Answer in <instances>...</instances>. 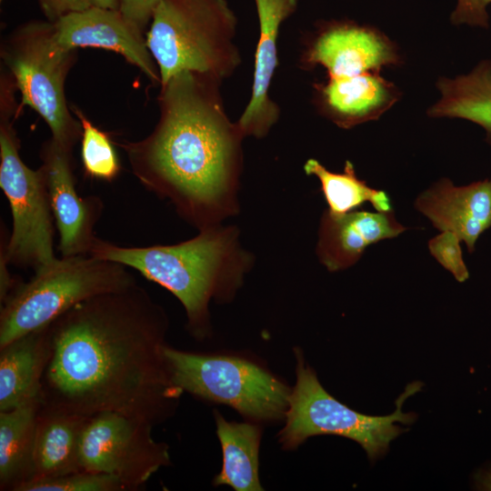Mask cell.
I'll return each mask as SVG.
<instances>
[{
  "label": "cell",
  "mask_w": 491,
  "mask_h": 491,
  "mask_svg": "<svg viewBox=\"0 0 491 491\" xmlns=\"http://www.w3.org/2000/svg\"><path fill=\"white\" fill-rule=\"evenodd\" d=\"M310 65L324 66L329 76H352L379 72L400 61L397 48L383 33L371 26L338 23L327 26L306 55Z\"/></svg>",
  "instance_id": "cell-13"
},
{
  "label": "cell",
  "mask_w": 491,
  "mask_h": 491,
  "mask_svg": "<svg viewBox=\"0 0 491 491\" xmlns=\"http://www.w3.org/2000/svg\"><path fill=\"white\" fill-rule=\"evenodd\" d=\"M164 356L174 384L183 392L228 405L256 420L286 416L291 389L249 360L185 352L167 345Z\"/></svg>",
  "instance_id": "cell-9"
},
{
  "label": "cell",
  "mask_w": 491,
  "mask_h": 491,
  "mask_svg": "<svg viewBox=\"0 0 491 491\" xmlns=\"http://www.w3.org/2000/svg\"><path fill=\"white\" fill-rule=\"evenodd\" d=\"M118 10L134 26L144 33L151 22L159 0H118Z\"/></svg>",
  "instance_id": "cell-28"
},
{
  "label": "cell",
  "mask_w": 491,
  "mask_h": 491,
  "mask_svg": "<svg viewBox=\"0 0 491 491\" xmlns=\"http://www.w3.org/2000/svg\"><path fill=\"white\" fill-rule=\"evenodd\" d=\"M2 227V225H1ZM9 235L5 229H1V243H0V301L1 304L5 301L8 296L19 284L15 282V278L9 272L8 266H10L7 258V244Z\"/></svg>",
  "instance_id": "cell-30"
},
{
  "label": "cell",
  "mask_w": 491,
  "mask_h": 491,
  "mask_svg": "<svg viewBox=\"0 0 491 491\" xmlns=\"http://www.w3.org/2000/svg\"><path fill=\"white\" fill-rule=\"evenodd\" d=\"M306 175L316 176L328 205V211L342 215L352 212L365 203H370L378 212L392 211L391 201L382 190L370 187L357 177L354 165L346 161L342 173L326 168L319 161L310 158L305 165Z\"/></svg>",
  "instance_id": "cell-23"
},
{
  "label": "cell",
  "mask_w": 491,
  "mask_h": 491,
  "mask_svg": "<svg viewBox=\"0 0 491 491\" xmlns=\"http://www.w3.org/2000/svg\"><path fill=\"white\" fill-rule=\"evenodd\" d=\"M15 87L5 83L0 92V187L12 215L7 258L10 266L35 271L56 258L55 221L44 168L31 169L19 154L20 143L13 126L17 113Z\"/></svg>",
  "instance_id": "cell-6"
},
{
  "label": "cell",
  "mask_w": 491,
  "mask_h": 491,
  "mask_svg": "<svg viewBox=\"0 0 491 491\" xmlns=\"http://www.w3.org/2000/svg\"><path fill=\"white\" fill-rule=\"evenodd\" d=\"M48 326L0 347V412L41 397L51 353Z\"/></svg>",
  "instance_id": "cell-19"
},
{
  "label": "cell",
  "mask_w": 491,
  "mask_h": 491,
  "mask_svg": "<svg viewBox=\"0 0 491 491\" xmlns=\"http://www.w3.org/2000/svg\"><path fill=\"white\" fill-rule=\"evenodd\" d=\"M55 38L65 49L95 47L122 55L150 80L160 84L157 65L143 32L128 22L119 10L90 6L54 22Z\"/></svg>",
  "instance_id": "cell-12"
},
{
  "label": "cell",
  "mask_w": 491,
  "mask_h": 491,
  "mask_svg": "<svg viewBox=\"0 0 491 491\" xmlns=\"http://www.w3.org/2000/svg\"><path fill=\"white\" fill-rule=\"evenodd\" d=\"M406 229L393 210L342 215L326 210L320 220L316 255L329 271L344 270L354 266L372 244L395 238Z\"/></svg>",
  "instance_id": "cell-15"
},
{
  "label": "cell",
  "mask_w": 491,
  "mask_h": 491,
  "mask_svg": "<svg viewBox=\"0 0 491 491\" xmlns=\"http://www.w3.org/2000/svg\"><path fill=\"white\" fill-rule=\"evenodd\" d=\"M92 6H97L102 8L115 9L119 8L118 0H88Z\"/></svg>",
  "instance_id": "cell-32"
},
{
  "label": "cell",
  "mask_w": 491,
  "mask_h": 491,
  "mask_svg": "<svg viewBox=\"0 0 491 491\" xmlns=\"http://www.w3.org/2000/svg\"><path fill=\"white\" fill-rule=\"evenodd\" d=\"M74 113L82 126L81 159L85 173L91 178L113 181L120 173L121 165L107 134L95 126L75 106Z\"/></svg>",
  "instance_id": "cell-24"
},
{
  "label": "cell",
  "mask_w": 491,
  "mask_h": 491,
  "mask_svg": "<svg viewBox=\"0 0 491 491\" xmlns=\"http://www.w3.org/2000/svg\"><path fill=\"white\" fill-rule=\"evenodd\" d=\"M1 56L21 93L22 105L42 116L54 141L72 150L82 136V126L67 106L65 81L75 50L57 44L52 22L35 21L11 34Z\"/></svg>",
  "instance_id": "cell-8"
},
{
  "label": "cell",
  "mask_w": 491,
  "mask_h": 491,
  "mask_svg": "<svg viewBox=\"0 0 491 491\" xmlns=\"http://www.w3.org/2000/svg\"><path fill=\"white\" fill-rule=\"evenodd\" d=\"M414 206L438 230L456 234L473 253L476 240L491 227V179L456 186L442 178L423 191Z\"/></svg>",
  "instance_id": "cell-14"
},
{
  "label": "cell",
  "mask_w": 491,
  "mask_h": 491,
  "mask_svg": "<svg viewBox=\"0 0 491 491\" xmlns=\"http://www.w3.org/2000/svg\"><path fill=\"white\" fill-rule=\"evenodd\" d=\"M136 284L127 267L92 256H62L19 283L0 312V347L50 325L76 304Z\"/></svg>",
  "instance_id": "cell-5"
},
{
  "label": "cell",
  "mask_w": 491,
  "mask_h": 491,
  "mask_svg": "<svg viewBox=\"0 0 491 491\" xmlns=\"http://www.w3.org/2000/svg\"><path fill=\"white\" fill-rule=\"evenodd\" d=\"M39 3L52 23L68 14L84 11L92 6L88 0H39Z\"/></svg>",
  "instance_id": "cell-29"
},
{
  "label": "cell",
  "mask_w": 491,
  "mask_h": 491,
  "mask_svg": "<svg viewBox=\"0 0 491 491\" xmlns=\"http://www.w3.org/2000/svg\"><path fill=\"white\" fill-rule=\"evenodd\" d=\"M221 82L195 71L174 75L161 85L154 130L119 144L141 185L199 230L238 211L245 135L225 114Z\"/></svg>",
  "instance_id": "cell-2"
},
{
  "label": "cell",
  "mask_w": 491,
  "mask_h": 491,
  "mask_svg": "<svg viewBox=\"0 0 491 491\" xmlns=\"http://www.w3.org/2000/svg\"><path fill=\"white\" fill-rule=\"evenodd\" d=\"M153 425L116 412L88 417L80 443L83 470L114 476L130 491L140 489L171 464L169 447L152 436Z\"/></svg>",
  "instance_id": "cell-10"
},
{
  "label": "cell",
  "mask_w": 491,
  "mask_h": 491,
  "mask_svg": "<svg viewBox=\"0 0 491 491\" xmlns=\"http://www.w3.org/2000/svg\"><path fill=\"white\" fill-rule=\"evenodd\" d=\"M223 466L214 485H228L237 491L263 490L259 480L260 428L250 423L226 421L214 411Z\"/></svg>",
  "instance_id": "cell-21"
},
{
  "label": "cell",
  "mask_w": 491,
  "mask_h": 491,
  "mask_svg": "<svg viewBox=\"0 0 491 491\" xmlns=\"http://www.w3.org/2000/svg\"><path fill=\"white\" fill-rule=\"evenodd\" d=\"M50 206L59 235L62 256H89L97 237L94 227L103 205L95 195L81 196L75 186L72 150L52 138L41 149Z\"/></svg>",
  "instance_id": "cell-11"
},
{
  "label": "cell",
  "mask_w": 491,
  "mask_h": 491,
  "mask_svg": "<svg viewBox=\"0 0 491 491\" xmlns=\"http://www.w3.org/2000/svg\"><path fill=\"white\" fill-rule=\"evenodd\" d=\"M16 491H130L114 476L80 471L58 477L35 479L22 484Z\"/></svg>",
  "instance_id": "cell-25"
},
{
  "label": "cell",
  "mask_w": 491,
  "mask_h": 491,
  "mask_svg": "<svg viewBox=\"0 0 491 491\" xmlns=\"http://www.w3.org/2000/svg\"><path fill=\"white\" fill-rule=\"evenodd\" d=\"M235 29L225 0H159L145 40L160 85L185 70L230 76L241 62Z\"/></svg>",
  "instance_id": "cell-4"
},
{
  "label": "cell",
  "mask_w": 491,
  "mask_h": 491,
  "mask_svg": "<svg viewBox=\"0 0 491 491\" xmlns=\"http://www.w3.org/2000/svg\"><path fill=\"white\" fill-rule=\"evenodd\" d=\"M421 387L420 382L409 384L396 401L393 414L380 416L361 414L330 396L315 371L297 354L296 382L289 396L280 443L284 449H295L310 436L336 435L358 443L374 461L383 456L390 442L406 431L396 423L415 421L416 415L403 413L402 405Z\"/></svg>",
  "instance_id": "cell-7"
},
{
  "label": "cell",
  "mask_w": 491,
  "mask_h": 491,
  "mask_svg": "<svg viewBox=\"0 0 491 491\" xmlns=\"http://www.w3.org/2000/svg\"><path fill=\"white\" fill-rule=\"evenodd\" d=\"M259 38L250 101L237 124L245 136L264 137L279 117V108L268 95L277 65V35L282 22L296 9L297 0H255Z\"/></svg>",
  "instance_id": "cell-16"
},
{
  "label": "cell",
  "mask_w": 491,
  "mask_h": 491,
  "mask_svg": "<svg viewBox=\"0 0 491 491\" xmlns=\"http://www.w3.org/2000/svg\"><path fill=\"white\" fill-rule=\"evenodd\" d=\"M88 417L42 403L35 427L32 477L29 481L83 471L80 443Z\"/></svg>",
  "instance_id": "cell-18"
},
{
  "label": "cell",
  "mask_w": 491,
  "mask_h": 491,
  "mask_svg": "<svg viewBox=\"0 0 491 491\" xmlns=\"http://www.w3.org/2000/svg\"><path fill=\"white\" fill-rule=\"evenodd\" d=\"M41 397L0 412V490L16 491L32 477V455Z\"/></svg>",
  "instance_id": "cell-20"
},
{
  "label": "cell",
  "mask_w": 491,
  "mask_h": 491,
  "mask_svg": "<svg viewBox=\"0 0 491 491\" xmlns=\"http://www.w3.org/2000/svg\"><path fill=\"white\" fill-rule=\"evenodd\" d=\"M441 98L428 110L433 117H457L482 126L491 144V61L479 63L469 74L441 77Z\"/></svg>",
  "instance_id": "cell-22"
},
{
  "label": "cell",
  "mask_w": 491,
  "mask_h": 491,
  "mask_svg": "<svg viewBox=\"0 0 491 491\" xmlns=\"http://www.w3.org/2000/svg\"><path fill=\"white\" fill-rule=\"evenodd\" d=\"M326 115L341 128L378 119L400 96L396 85L379 72L352 76H329L316 86Z\"/></svg>",
  "instance_id": "cell-17"
},
{
  "label": "cell",
  "mask_w": 491,
  "mask_h": 491,
  "mask_svg": "<svg viewBox=\"0 0 491 491\" xmlns=\"http://www.w3.org/2000/svg\"><path fill=\"white\" fill-rule=\"evenodd\" d=\"M475 483L478 489L491 491V468L478 472L475 476Z\"/></svg>",
  "instance_id": "cell-31"
},
{
  "label": "cell",
  "mask_w": 491,
  "mask_h": 491,
  "mask_svg": "<svg viewBox=\"0 0 491 491\" xmlns=\"http://www.w3.org/2000/svg\"><path fill=\"white\" fill-rule=\"evenodd\" d=\"M460 238L451 231H441L428 241V250L432 256L460 283L469 277L460 246Z\"/></svg>",
  "instance_id": "cell-26"
},
{
  "label": "cell",
  "mask_w": 491,
  "mask_h": 491,
  "mask_svg": "<svg viewBox=\"0 0 491 491\" xmlns=\"http://www.w3.org/2000/svg\"><path fill=\"white\" fill-rule=\"evenodd\" d=\"M491 0H457L456 9L451 14L454 25L467 24L474 26L488 27L486 6Z\"/></svg>",
  "instance_id": "cell-27"
},
{
  "label": "cell",
  "mask_w": 491,
  "mask_h": 491,
  "mask_svg": "<svg viewBox=\"0 0 491 491\" xmlns=\"http://www.w3.org/2000/svg\"><path fill=\"white\" fill-rule=\"evenodd\" d=\"M238 235L235 227L219 224L175 245L121 246L97 237L89 256L131 267L168 290L183 305L191 334L204 338L210 331L211 299H229L252 266Z\"/></svg>",
  "instance_id": "cell-3"
},
{
  "label": "cell",
  "mask_w": 491,
  "mask_h": 491,
  "mask_svg": "<svg viewBox=\"0 0 491 491\" xmlns=\"http://www.w3.org/2000/svg\"><path fill=\"white\" fill-rule=\"evenodd\" d=\"M167 328L165 312L137 283L76 304L48 326L42 403L85 416L108 411L165 422L183 393L164 356Z\"/></svg>",
  "instance_id": "cell-1"
}]
</instances>
